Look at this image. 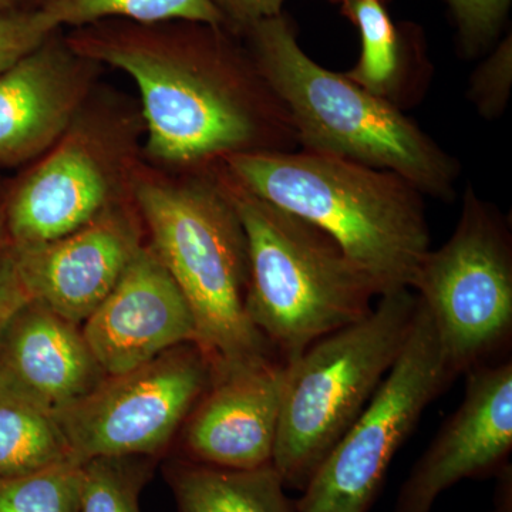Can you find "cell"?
Returning a JSON list of instances; mask_svg holds the SVG:
<instances>
[{"label":"cell","instance_id":"cell-1","mask_svg":"<svg viewBox=\"0 0 512 512\" xmlns=\"http://www.w3.org/2000/svg\"><path fill=\"white\" fill-rule=\"evenodd\" d=\"M224 30L194 22L106 20L74 30L67 43L136 83L150 156L168 164H197L259 151L261 117L229 77L235 64Z\"/></svg>","mask_w":512,"mask_h":512},{"label":"cell","instance_id":"cell-2","mask_svg":"<svg viewBox=\"0 0 512 512\" xmlns=\"http://www.w3.org/2000/svg\"><path fill=\"white\" fill-rule=\"evenodd\" d=\"M222 161L239 187L332 238L377 295L412 289L430 232L420 191L399 174L312 151H244Z\"/></svg>","mask_w":512,"mask_h":512},{"label":"cell","instance_id":"cell-3","mask_svg":"<svg viewBox=\"0 0 512 512\" xmlns=\"http://www.w3.org/2000/svg\"><path fill=\"white\" fill-rule=\"evenodd\" d=\"M242 35L256 72L306 150L393 171L436 197L451 194L456 170L450 158L386 97L313 62L282 13Z\"/></svg>","mask_w":512,"mask_h":512},{"label":"cell","instance_id":"cell-4","mask_svg":"<svg viewBox=\"0 0 512 512\" xmlns=\"http://www.w3.org/2000/svg\"><path fill=\"white\" fill-rule=\"evenodd\" d=\"M221 185L247 237L249 320L282 362L372 312L375 285L325 232L227 174Z\"/></svg>","mask_w":512,"mask_h":512},{"label":"cell","instance_id":"cell-5","mask_svg":"<svg viewBox=\"0 0 512 512\" xmlns=\"http://www.w3.org/2000/svg\"><path fill=\"white\" fill-rule=\"evenodd\" d=\"M134 194L215 373L274 359L249 320L247 237L222 185L138 181Z\"/></svg>","mask_w":512,"mask_h":512},{"label":"cell","instance_id":"cell-6","mask_svg":"<svg viewBox=\"0 0 512 512\" xmlns=\"http://www.w3.org/2000/svg\"><path fill=\"white\" fill-rule=\"evenodd\" d=\"M380 298L366 318L316 340L285 363L272 466L288 490L306 487L406 345L417 296L400 289Z\"/></svg>","mask_w":512,"mask_h":512},{"label":"cell","instance_id":"cell-7","mask_svg":"<svg viewBox=\"0 0 512 512\" xmlns=\"http://www.w3.org/2000/svg\"><path fill=\"white\" fill-rule=\"evenodd\" d=\"M429 312L417 299L406 345L375 396L323 458L295 501L298 512H369L424 409L450 386Z\"/></svg>","mask_w":512,"mask_h":512},{"label":"cell","instance_id":"cell-8","mask_svg":"<svg viewBox=\"0 0 512 512\" xmlns=\"http://www.w3.org/2000/svg\"><path fill=\"white\" fill-rule=\"evenodd\" d=\"M412 289L433 320L454 376L488 365L510 345V242L473 194H467L451 238L424 256Z\"/></svg>","mask_w":512,"mask_h":512},{"label":"cell","instance_id":"cell-9","mask_svg":"<svg viewBox=\"0 0 512 512\" xmlns=\"http://www.w3.org/2000/svg\"><path fill=\"white\" fill-rule=\"evenodd\" d=\"M214 377L210 357L188 343L136 369L104 377L55 416L79 463L97 457H153L171 443Z\"/></svg>","mask_w":512,"mask_h":512},{"label":"cell","instance_id":"cell-10","mask_svg":"<svg viewBox=\"0 0 512 512\" xmlns=\"http://www.w3.org/2000/svg\"><path fill=\"white\" fill-rule=\"evenodd\" d=\"M463 403L421 454L393 512H431L444 491L467 478L501 474L512 450V362L466 373Z\"/></svg>","mask_w":512,"mask_h":512},{"label":"cell","instance_id":"cell-11","mask_svg":"<svg viewBox=\"0 0 512 512\" xmlns=\"http://www.w3.org/2000/svg\"><path fill=\"white\" fill-rule=\"evenodd\" d=\"M106 376L120 375L181 345H198L190 305L153 251L140 247L120 281L82 325Z\"/></svg>","mask_w":512,"mask_h":512},{"label":"cell","instance_id":"cell-12","mask_svg":"<svg viewBox=\"0 0 512 512\" xmlns=\"http://www.w3.org/2000/svg\"><path fill=\"white\" fill-rule=\"evenodd\" d=\"M284 380L275 359L215 373L181 427L185 458L228 470L272 464Z\"/></svg>","mask_w":512,"mask_h":512},{"label":"cell","instance_id":"cell-13","mask_svg":"<svg viewBox=\"0 0 512 512\" xmlns=\"http://www.w3.org/2000/svg\"><path fill=\"white\" fill-rule=\"evenodd\" d=\"M140 247L133 224L109 210L67 237L13 251L32 299L82 326L113 291Z\"/></svg>","mask_w":512,"mask_h":512},{"label":"cell","instance_id":"cell-14","mask_svg":"<svg viewBox=\"0 0 512 512\" xmlns=\"http://www.w3.org/2000/svg\"><path fill=\"white\" fill-rule=\"evenodd\" d=\"M110 198L99 154L83 137L66 138L10 195L5 241L22 251L67 237L109 211Z\"/></svg>","mask_w":512,"mask_h":512},{"label":"cell","instance_id":"cell-15","mask_svg":"<svg viewBox=\"0 0 512 512\" xmlns=\"http://www.w3.org/2000/svg\"><path fill=\"white\" fill-rule=\"evenodd\" d=\"M57 33L0 74V164L45 153L72 123L87 59Z\"/></svg>","mask_w":512,"mask_h":512},{"label":"cell","instance_id":"cell-16","mask_svg":"<svg viewBox=\"0 0 512 512\" xmlns=\"http://www.w3.org/2000/svg\"><path fill=\"white\" fill-rule=\"evenodd\" d=\"M0 373L52 412L69 406L106 377L82 326L30 299L0 340Z\"/></svg>","mask_w":512,"mask_h":512},{"label":"cell","instance_id":"cell-17","mask_svg":"<svg viewBox=\"0 0 512 512\" xmlns=\"http://www.w3.org/2000/svg\"><path fill=\"white\" fill-rule=\"evenodd\" d=\"M177 512H298L272 464L255 470H228L194 461L165 468Z\"/></svg>","mask_w":512,"mask_h":512},{"label":"cell","instance_id":"cell-18","mask_svg":"<svg viewBox=\"0 0 512 512\" xmlns=\"http://www.w3.org/2000/svg\"><path fill=\"white\" fill-rule=\"evenodd\" d=\"M70 458L55 412L0 373V478L33 473Z\"/></svg>","mask_w":512,"mask_h":512},{"label":"cell","instance_id":"cell-19","mask_svg":"<svg viewBox=\"0 0 512 512\" xmlns=\"http://www.w3.org/2000/svg\"><path fill=\"white\" fill-rule=\"evenodd\" d=\"M36 8L56 29L86 28L106 20L140 25L194 22L225 29L212 0H37Z\"/></svg>","mask_w":512,"mask_h":512},{"label":"cell","instance_id":"cell-20","mask_svg":"<svg viewBox=\"0 0 512 512\" xmlns=\"http://www.w3.org/2000/svg\"><path fill=\"white\" fill-rule=\"evenodd\" d=\"M343 13L359 29L362 55L346 77L377 96L392 92L400 72L399 32L382 0H345Z\"/></svg>","mask_w":512,"mask_h":512},{"label":"cell","instance_id":"cell-21","mask_svg":"<svg viewBox=\"0 0 512 512\" xmlns=\"http://www.w3.org/2000/svg\"><path fill=\"white\" fill-rule=\"evenodd\" d=\"M150 457H97L82 464L80 512H141Z\"/></svg>","mask_w":512,"mask_h":512},{"label":"cell","instance_id":"cell-22","mask_svg":"<svg viewBox=\"0 0 512 512\" xmlns=\"http://www.w3.org/2000/svg\"><path fill=\"white\" fill-rule=\"evenodd\" d=\"M82 463L70 460L0 478V512H80Z\"/></svg>","mask_w":512,"mask_h":512},{"label":"cell","instance_id":"cell-23","mask_svg":"<svg viewBox=\"0 0 512 512\" xmlns=\"http://www.w3.org/2000/svg\"><path fill=\"white\" fill-rule=\"evenodd\" d=\"M56 30L60 29L36 6L0 13V74L42 45Z\"/></svg>","mask_w":512,"mask_h":512},{"label":"cell","instance_id":"cell-24","mask_svg":"<svg viewBox=\"0 0 512 512\" xmlns=\"http://www.w3.org/2000/svg\"><path fill=\"white\" fill-rule=\"evenodd\" d=\"M512 80L511 39L505 40L473 80L474 103L485 116H495L507 103Z\"/></svg>","mask_w":512,"mask_h":512},{"label":"cell","instance_id":"cell-25","mask_svg":"<svg viewBox=\"0 0 512 512\" xmlns=\"http://www.w3.org/2000/svg\"><path fill=\"white\" fill-rule=\"evenodd\" d=\"M511 0H448L464 43L471 49L487 45L500 29Z\"/></svg>","mask_w":512,"mask_h":512},{"label":"cell","instance_id":"cell-26","mask_svg":"<svg viewBox=\"0 0 512 512\" xmlns=\"http://www.w3.org/2000/svg\"><path fill=\"white\" fill-rule=\"evenodd\" d=\"M32 299L16 259L15 251L8 242L0 241V340L10 319Z\"/></svg>","mask_w":512,"mask_h":512},{"label":"cell","instance_id":"cell-27","mask_svg":"<svg viewBox=\"0 0 512 512\" xmlns=\"http://www.w3.org/2000/svg\"><path fill=\"white\" fill-rule=\"evenodd\" d=\"M225 20V29L232 33L245 30L262 20L281 15L284 0H212Z\"/></svg>","mask_w":512,"mask_h":512},{"label":"cell","instance_id":"cell-28","mask_svg":"<svg viewBox=\"0 0 512 512\" xmlns=\"http://www.w3.org/2000/svg\"><path fill=\"white\" fill-rule=\"evenodd\" d=\"M503 476V484L500 488V497H498L497 510L494 512H512V494H511V480H507V468L501 473Z\"/></svg>","mask_w":512,"mask_h":512},{"label":"cell","instance_id":"cell-29","mask_svg":"<svg viewBox=\"0 0 512 512\" xmlns=\"http://www.w3.org/2000/svg\"><path fill=\"white\" fill-rule=\"evenodd\" d=\"M22 0H0V13L20 8Z\"/></svg>","mask_w":512,"mask_h":512},{"label":"cell","instance_id":"cell-30","mask_svg":"<svg viewBox=\"0 0 512 512\" xmlns=\"http://www.w3.org/2000/svg\"><path fill=\"white\" fill-rule=\"evenodd\" d=\"M333 2L342 3V2H345V0H333Z\"/></svg>","mask_w":512,"mask_h":512}]
</instances>
